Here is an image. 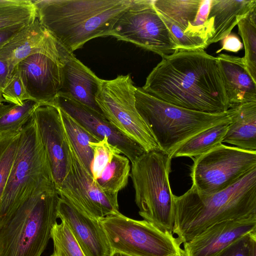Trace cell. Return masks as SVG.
<instances>
[{"instance_id":"obj_18","label":"cell","mask_w":256,"mask_h":256,"mask_svg":"<svg viewBox=\"0 0 256 256\" xmlns=\"http://www.w3.org/2000/svg\"><path fill=\"white\" fill-rule=\"evenodd\" d=\"M58 214L67 224L86 256H110L113 250L98 220L60 196Z\"/></svg>"},{"instance_id":"obj_24","label":"cell","mask_w":256,"mask_h":256,"mask_svg":"<svg viewBox=\"0 0 256 256\" xmlns=\"http://www.w3.org/2000/svg\"><path fill=\"white\" fill-rule=\"evenodd\" d=\"M59 110L66 137L80 162L91 174L93 152L90 143L100 140L64 110L60 108Z\"/></svg>"},{"instance_id":"obj_4","label":"cell","mask_w":256,"mask_h":256,"mask_svg":"<svg viewBox=\"0 0 256 256\" xmlns=\"http://www.w3.org/2000/svg\"><path fill=\"white\" fill-rule=\"evenodd\" d=\"M56 186L34 192L0 228V256H41L57 222Z\"/></svg>"},{"instance_id":"obj_23","label":"cell","mask_w":256,"mask_h":256,"mask_svg":"<svg viewBox=\"0 0 256 256\" xmlns=\"http://www.w3.org/2000/svg\"><path fill=\"white\" fill-rule=\"evenodd\" d=\"M49 34L36 18L0 50V56L14 70L19 62L42 48Z\"/></svg>"},{"instance_id":"obj_16","label":"cell","mask_w":256,"mask_h":256,"mask_svg":"<svg viewBox=\"0 0 256 256\" xmlns=\"http://www.w3.org/2000/svg\"><path fill=\"white\" fill-rule=\"evenodd\" d=\"M211 0H155L153 6L160 16L186 35L202 40L207 45L212 35V26L208 20Z\"/></svg>"},{"instance_id":"obj_29","label":"cell","mask_w":256,"mask_h":256,"mask_svg":"<svg viewBox=\"0 0 256 256\" xmlns=\"http://www.w3.org/2000/svg\"><path fill=\"white\" fill-rule=\"evenodd\" d=\"M238 34L244 42L243 58L246 69L256 82V8L238 24Z\"/></svg>"},{"instance_id":"obj_22","label":"cell","mask_w":256,"mask_h":256,"mask_svg":"<svg viewBox=\"0 0 256 256\" xmlns=\"http://www.w3.org/2000/svg\"><path fill=\"white\" fill-rule=\"evenodd\" d=\"M230 119L222 142L238 148L256 151V102L227 110Z\"/></svg>"},{"instance_id":"obj_37","label":"cell","mask_w":256,"mask_h":256,"mask_svg":"<svg viewBox=\"0 0 256 256\" xmlns=\"http://www.w3.org/2000/svg\"><path fill=\"white\" fill-rule=\"evenodd\" d=\"M14 70L8 62L0 56V90L5 87Z\"/></svg>"},{"instance_id":"obj_3","label":"cell","mask_w":256,"mask_h":256,"mask_svg":"<svg viewBox=\"0 0 256 256\" xmlns=\"http://www.w3.org/2000/svg\"><path fill=\"white\" fill-rule=\"evenodd\" d=\"M174 204L172 233L180 246L216 222L256 216V168L214 194L200 193L192 186L183 194L174 195Z\"/></svg>"},{"instance_id":"obj_27","label":"cell","mask_w":256,"mask_h":256,"mask_svg":"<svg viewBox=\"0 0 256 256\" xmlns=\"http://www.w3.org/2000/svg\"><path fill=\"white\" fill-rule=\"evenodd\" d=\"M36 18L32 0H0V29L26 26Z\"/></svg>"},{"instance_id":"obj_39","label":"cell","mask_w":256,"mask_h":256,"mask_svg":"<svg viewBox=\"0 0 256 256\" xmlns=\"http://www.w3.org/2000/svg\"><path fill=\"white\" fill-rule=\"evenodd\" d=\"M4 102H6V101L2 96L1 90H0V104H3Z\"/></svg>"},{"instance_id":"obj_25","label":"cell","mask_w":256,"mask_h":256,"mask_svg":"<svg viewBox=\"0 0 256 256\" xmlns=\"http://www.w3.org/2000/svg\"><path fill=\"white\" fill-rule=\"evenodd\" d=\"M230 122L229 118L195 135L182 144L174 152L172 158L198 157L222 144Z\"/></svg>"},{"instance_id":"obj_7","label":"cell","mask_w":256,"mask_h":256,"mask_svg":"<svg viewBox=\"0 0 256 256\" xmlns=\"http://www.w3.org/2000/svg\"><path fill=\"white\" fill-rule=\"evenodd\" d=\"M172 160L160 150L144 152L132 163L130 176L139 214L160 230L172 234L175 208L169 181Z\"/></svg>"},{"instance_id":"obj_15","label":"cell","mask_w":256,"mask_h":256,"mask_svg":"<svg viewBox=\"0 0 256 256\" xmlns=\"http://www.w3.org/2000/svg\"><path fill=\"white\" fill-rule=\"evenodd\" d=\"M55 106L66 112L100 140L107 138L108 142L116 147L131 163L146 152L140 145L94 110L60 95L56 99Z\"/></svg>"},{"instance_id":"obj_17","label":"cell","mask_w":256,"mask_h":256,"mask_svg":"<svg viewBox=\"0 0 256 256\" xmlns=\"http://www.w3.org/2000/svg\"><path fill=\"white\" fill-rule=\"evenodd\" d=\"M256 232V216L216 222L183 244V256H216L245 234Z\"/></svg>"},{"instance_id":"obj_32","label":"cell","mask_w":256,"mask_h":256,"mask_svg":"<svg viewBox=\"0 0 256 256\" xmlns=\"http://www.w3.org/2000/svg\"><path fill=\"white\" fill-rule=\"evenodd\" d=\"M90 146L93 152L90 172L93 178L96 180L113 156L121 152L116 147L110 144L106 138L98 142H90Z\"/></svg>"},{"instance_id":"obj_11","label":"cell","mask_w":256,"mask_h":256,"mask_svg":"<svg viewBox=\"0 0 256 256\" xmlns=\"http://www.w3.org/2000/svg\"><path fill=\"white\" fill-rule=\"evenodd\" d=\"M153 0H134L114 24L110 36L132 42L162 58L179 50L169 29L153 6Z\"/></svg>"},{"instance_id":"obj_12","label":"cell","mask_w":256,"mask_h":256,"mask_svg":"<svg viewBox=\"0 0 256 256\" xmlns=\"http://www.w3.org/2000/svg\"><path fill=\"white\" fill-rule=\"evenodd\" d=\"M15 68L30 100L40 105L55 106L62 85L64 62L60 44L50 34L38 52Z\"/></svg>"},{"instance_id":"obj_10","label":"cell","mask_w":256,"mask_h":256,"mask_svg":"<svg viewBox=\"0 0 256 256\" xmlns=\"http://www.w3.org/2000/svg\"><path fill=\"white\" fill-rule=\"evenodd\" d=\"M192 159L190 172L192 186L204 194L230 187L256 168V151L222 144Z\"/></svg>"},{"instance_id":"obj_31","label":"cell","mask_w":256,"mask_h":256,"mask_svg":"<svg viewBox=\"0 0 256 256\" xmlns=\"http://www.w3.org/2000/svg\"><path fill=\"white\" fill-rule=\"evenodd\" d=\"M54 252L50 256H86L67 224L61 220L51 231Z\"/></svg>"},{"instance_id":"obj_38","label":"cell","mask_w":256,"mask_h":256,"mask_svg":"<svg viewBox=\"0 0 256 256\" xmlns=\"http://www.w3.org/2000/svg\"><path fill=\"white\" fill-rule=\"evenodd\" d=\"M110 256H130L126 254L117 252V251H113Z\"/></svg>"},{"instance_id":"obj_14","label":"cell","mask_w":256,"mask_h":256,"mask_svg":"<svg viewBox=\"0 0 256 256\" xmlns=\"http://www.w3.org/2000/svg\"><path fill=\"white\" fill-rule=\"evenodd\" d=\"M33 116L50 161L57 190L66 176L70 167L69 145L60 110L51 105H40Z\"/></svg>"},{"instance_id":"obj_9","label":"cell","mask_w":256,"mask_h":256,"mask_svg":"<svg viewBox=\"0 0 256 256\" xmlns=\"http://www.w3.org/2000/svg\"><path fill=\"white\" fill-rule=\"evenodd\" d=\"M98 221L113 251L130 256H183V250L173 234L145 220H134L118 212Z\"/></svg>"},{"instance_id":"obj_21","label":"cell","mask_w":256,"mask_h":256,"mask_svg":"<svg viewBox=\"0 0 256 256\" xmlns=\"http://www.w3.org/2000/svg\"><path fill=\"white\" fill-rule=\"evenodd\" d=\"M256 8V0H212L208 20L212 26L210 44L228 35L238 22Z\"/></svg>"},{"instance_id":"obj_33","label":"cell","mask_w":256,"mask_h":256,"mask_svg":"<svg viewBox=\"0 0 256 256\" xmlns=\"http://www.w3.org/2000/svg\"><path fill=\"white\" fill-rule=\"evenodd\" d=\"M2 92L6 102L9 104L22 106L26 100H30L20 74L16 68Z\"/></svg>"},{"instance_id":"obj_6","label":"cell","mask_w":256,"mask_h":256,"mask_svg":"<svg viewBox=\"0 0 256 256\" xmlns=\"http://www.w3.org/2000/svg\"><path fill=\"white\" fill-rule=\"evenodd\" d=\"M136 109L161 150L172 158L176 150L199 132L228 118L227 112L208 113L174 106L136 88Z\"/></svg>"},{"instance_id":"obj_26","label":"cell","mask_w":256,"mask_h":256,"mask_svg":"<svg viewBox=\"0 0 256 256\" xmlns=\"http://www.w3.org/2000/svg\"><path fill=\"white\" fill-rule=\"evenodd\" d=\"M130 160L124 156L115 154L96 180L104 192L118 196L128 183L131 167Z\"/></svg>"},{"instance_id":"obj_1","label":"cell","mask_w":256,"mask_h":256,"mask_svg":"<svg viewBox=\"0 0 256 256\" xmlns=\"http://www.w3.org/2000/svg\"><path fill=\"white\" fill-rule=\"evenodd\" d=\"M142 88L160 100L191 110L219 113L228 109L218 59L203 49L179 50L162 58Z\"/></svg>"},{"instance_id":"obj_5","label":"cell","mask_w":256,"mask_h":256,"mask_svg":"<svg viewBox=\"0 0 256 256\" xmlns=\"http://www.w3.org/2000/svg\"><path fill=\"white\" fill-rule=\"evenodd\" d=\"M54 185L47 152L32 114L20 130L16 156L0 201V228L34 192Z\"/></svg>"},{"instance_id":"obj_36","label":"cell","mask_w":256,"mask_h":256,"mask_svg":"<svg viewBox=\"0 0 256 256\" xmlns=\"http://www.w3.org/2000/svg\"><path fill=\"white\" fill-rule=\"evenodd\" d=\"M24 26H16L0 29V50L5 46Z\"/></svg>"},{"instance_id":"obj_30","label":"cell","mask_w":256,"mask_h":256,"mask_svg":"<svg viewBox=\"0 0 256 256\" xmlns=\"http://www.w3.org/2000/svg\"><path fill=\"white\" fill-rule=\"evenodd\" d=\"M20 130L0 135V201L18 150Z\"/></svg>"},{"instance_id":"obj_2","label":"cell","mask_w":256,"mask_h":256,"mask_svg":"<svg viewBox=\"0 0 256 256\" xmlns=\"http://www.w3.org/2000/svg\"><path fill=\"white\" fill-rule=\"evenodd\" d=\"M36 18L56 41L73 53L93 38L110 36L134 0H32Z\"/></svg>"},{"instance_id":"obj_13","label":"cell","mask_w":256,"mask_h":256,"mask_svg":"<svg viewBox=\"0 0 256 256\" xmlns=\"http://www.w3.org/2000/svg\"><path fill=\"white\" fill-rule=\"evenodd\" d=\"M68 145L70 167L62 183L57 190L60 196L67 200L89 216L98 220L120 212L118 196L102 190L84 166L69 141Z\"/></svg>"},{"instance_id":"obj_8","label":"cell","mask_w":256,"mask_h":256,"mask_svg":"<svg viewBox=\"0 0 256 256\" xmlns=\"http://www.w3.org/2000/svg\"><path fill=\"white\" fill-rule=\"evenodd\" d=\"M136 88L130 74L101 79L96 102L104 116L146 152L160 150L136 109Z\"/></svg>"},{"instance_id":"obj_20","label":"cell","mask_w":256,"mask_h":256,"mask_svg":"<svg viewBox=\"0 0 256 256\" xmlns=\"http://www.w3.org/2000/svg\"><path fill=\"white\" fill-rule=\"evenodd\" d=\"M228 109L256 102V82L248 72L243 58L220 54L217 57Z\"/></svg>"},{"instance_id":"obj_19","label":"cell","mask_w":256,"mask_h":256,"mask_svg":"<svg viewBox=\"0 0 256 256\" xmlns=\"http://www.w3.org/2000/svg\"><path fill=\"white\" fill-rule=\"evenodd\" d=\"M63 81L59 95L72 99L102 114L96 97L101 79L61 45Z\"/></svg>"},{"instance_id":"obj_35","label":"cell","mask_w":256,"mask_h":256,"mask_svg":"<svg viewBox=\"0 0 256 256\" xmlns=\"http://www.w3.org/2000/svg\"><path fill=\"white\" fill-rule=\"evenodd\" d=\"M222 48L216 52L219 53L223 50L237 52L242 48V44L238 36L230 33L222 40Z\"/></svg>"},{"instance_id":"obj_34","label":"cell","mask_w":256,"mask_h":256,"mask_svg":"<svg viewBox=\"0 0 256 256\" xmlns=\"http://www.w3.org/2000/svg\"><path fill=\"white\" fill-rule=\"evenodd\" d=\"M216 256H256V232L242 236Z\"/></svg>"},{"instance_id":"obj_28","label":"cell","mask_w":256,"mask_h":256,"mask_svg":"<svg viewBox=\"0 0 256 256\" xmlns=\"http://www.w3.org/2000/svg\"><path fill=\"white\" fill-rule=\"evenodd\" d=\"M39 106L32 100H26L22 106L0 104V135L21 130Z\"/></svg>"}]
</instances>
